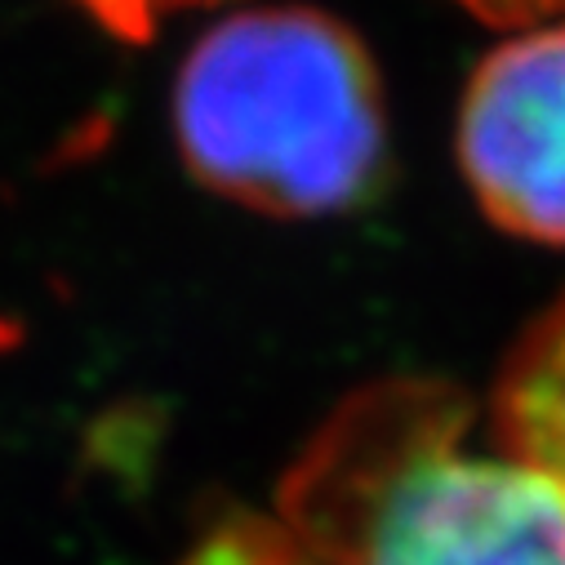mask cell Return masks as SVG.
<instances>
[{"mask_svg": "<svg viewBox=\"0 0 565 565\" xmlns=\"http://www.w3.org/2000/svg\"><path fill=\"white\" fill-rule=\"evenodd\" d=\"M490 428L565 490V299L512 348L494 387Z\"/></svg>", "mask_w": 565, "mask_h": 565, "instance_id": "cell-4", "label": "cell"}, {"mask_svg": "<svg viewBox=\"0 0 565 565\" xmlns=\"http://www.w3.org/2000/svg\"><path fill=\"white\" fill-rule=\"evenodd\" d=\"M468 14L494 28H539V23H565V0H455Z\"/></svg>", "mask_w": 565, "mask_h": 565, "instance_id": "cell-7", "label": "cell"}, {"mask_svg": "<svg viewBox=\"0 0 565 565\" xmlns=\"http://www.w3.org/2000/svg\"><path fill=\"white\" fill-rule=\"evenodd\" d=\"M271 516L317 565H565V490L423 379L348 396Z\"/></svg>", "mask_w": 565, "mask_h": 565, "instance_id": "cell-1", "label": "cell"}, {"mask_svg": "<svg viewBox=\"0 0 565 565\" xmlns=\"http://www.w3.org/2000/svg\"><path fill=\"white\" fill-rule=\"evenodd\" d=\"M459 166L512 236L565 245V23H539L481 58L459 107Z\"/></svg>", "mask_w": 565, "mask_h": 565, "instance_id": "cell-3", "label": "cell"}, {"mask_svg": "<svg viewBox=\"0 0 565 565\" xmlns=\"http://www.w3.org/2000/svg\"><path fill=\"white\" fill-rule=\"evenodd\" d=\"M183 565H317L276 516H254V521H223L210 530Z\"/></svg>", "mask_w": 565, "mask_h": 565, "instance_id": "cell-5", "label": "cell"}, {"mask_svg": "<svg viewBox=\"0 0 565 565\" xmlns=\"http://www.w3.org/2000/svg\"><path fill=\"white\" fill-rule=\"evenodd\" d=\"M188 170L218 196L317 218L361 205L387 152L370 50L308 6L245 10L210 28L174 81Z\"/></svg>", "mask_w": 565, "mask_h": 565, "instance_id": "cell-2", "label": "cell"}, {"mask_svg": "<svg viewBox=\"0 0 565 565\" xmlns=\"http://www.w3.org/2000/svg\"><path fill=\"white\" fill-rule=\"evenodd\" d=\"M214 6V0H81V10L120 41H148L166 19Z\"/></svg>", "mask_w": 565, "mask_h": 565, "instance_id": "cell-6", "label": "cell"}]
</instances>
